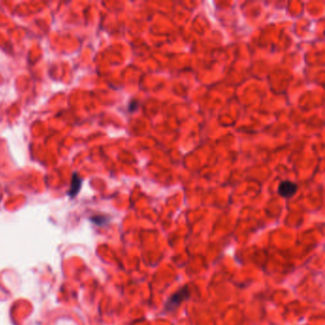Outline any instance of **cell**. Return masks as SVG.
<instances>
[{
    "label": "cell",
    "mask_w": 325,
    "mask_h": 325,
    "mask_svg": "<svg viewBox=\"0 0 325 325\" xmlns=\"http://www.w3.org/2000/svg\"><path fill=\"white\" fill-rule=\"evenodd\" d=\"M297 191H298L297 183L290 180L281 181L278 186V194L284 199H291L292 197L296 195Z\"/></svg>",
    "instance_id": "obj_2"
},
{
    "label": "cell",
    "mask_w": 325,
    "mask_h": 325,
    "mask_svg": "<svg viewBox=\"0 0 325 325\" xmlns=\"http://www.w3.org/2000/svg\"><path fill=\"white\" fill-rule=\"evenodd\" d=\"M137 108H138V102H137V100H133L132 102L129 104V111L131 113L137 111Z\"/></svg>",
    "instance_id": "obj_4"
},
{
    "label": "cell",
    "mask_w": 325,
    "mask_h": 325,
    "mask_svg": "<svg viewBox=\"0 0 325 325\" xmlns=\"http://www.w3.org/2000/svg\"><path fill=\"white\" fill-rule=\"evenodd\" d=\"M191 296V292L188 286H184L183 288L179 289L178 291L175 292L174 295L167 300L165 303V311L171 312L173 310L177 308L184 300H188Z\"/></svg>",
    "instance_id": "obj_1"
},
{
    "label": "cell",
    "mask_w": 325,
    "mask_h": 325,
    "mask_svg": "<svg viewBox=\"0 0 325 325\" xmlns=\"http://www.w3.org/2000/svg\"><path fill=\"white\" fill-rule=\"evenodd\" d=\"M81 186H82V178L76 173H74L71 180V186L69 189V196L72 199H74L79 193Z\"/></svg>",
    "instance_id": "obj_3"
}]
</instances>
